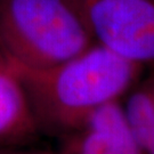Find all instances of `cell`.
<instances>
[{
  "instance_id": "6da1fadb",
  "label": "cell",
  "mask_w": 154,
  "mask_h": 154,
  "mask_svg": "<svg viewBox=\"0 0 154 154\" xmlns=\"http://www.w3.org/2000/svg\"><path fill=\"white\" fill-rule=\"evenodd\" d=\"M13 66L39 130L62 139L81 129L100 107L119 100L144 69L97 42L49 69Z\"/></svg>"
},
{
  "instance_id": "7a4b0ae2",
  "label": "cell",
  "mask_w": 154,
  "mask_h": 154,
  "mask_svg": "<svg viewBox=\"0 0 154 154\" xmlns=\"http://www.w3.org/2000/svg\"><path fill=\"white\" fill-rule=\"evenodd\" d=\"M94 44L69 0H0V49L14 65L49 69Z\"/></svg>"
},
{
  "instance_id": "3957f363",
  "label": "cell",
  "mask_w": 154,
  "mask_h": 154,
  "mask_svg": "<svg viewBox=\"0 0 154 154\" xmlns=\"http://www.w3.org/2000/svg\"><path fill=\"white\" fill-rule=\"evenodd\" d=\"M95 42L154 65V0H69Z\"/></svg>"
},
{
  "instance_id": "277c9868",
  "label": "cell",
  "mask_w": 154,
  "mask_h": 154,
  "mask_svg": "<svg viewBox=\"0 0 154 154\" xmlns=\"http://www.w3.org/2000/svg\"><path fill=\"white\" fill-rule=\"evenodd\" d=\"M63 143L62 154H144L128 128L120 100L97 110Z\"/></svg>"
},
{
  "instance_id": "5b68a950",
  "label": "cell",
  "mask_w": 154,
  "mask_h": 154,
  "mask_svg": "<svg viewBox=\"0 0 154 154\" xmlns=\"http://www.w3.org/2000/svg\"><path fill=\"white\" fill-rule=\"evenodd\" d=\"M39 132L20 77L0 49V149L25 146Z\"/></svg>"
},
{
  "instance_id": "8992f818",
  "label": "cell",
  "mask_w": 154,
  "mask_h": 154,
  "mask_svg": "<svg viewBox=\"0 0 154 154\" xmlns=\"http://www.w3.org/2000/svg\"><path fill=\"white\" fill-rule=\"evenodd\" d=\"M122 110L138 147L154 154V70L132 86Z\"/></svg>"
},
{
  "instance_id": "52a82bcc",
  "label": "cell",
  "mask_w": 154,
  "mask_h": 154,
  "mask_svg": "<svg viewBox=\"0 0 154 154\" xmlns=\"http://www.w3.org/2000/svg\"><path fill=\"white\" fill-rule=\"evenodd\" d=\"M0 154H51L45 151H37V149H28L25 146L22 147H6L0 149Z\"/></svg>"
}]
</instances>
